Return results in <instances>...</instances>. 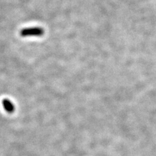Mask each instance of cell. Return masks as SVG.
Wrapping results in <instances>:
<instances>
[{"instance_id":"6da1fadb","label":"cell","mask_w":156,"mask_h":156,"mask_svg":"<svg viewBox=\"0 0 156 156\" xmlns=\"http://www.w3.org/2000/svg\"><path fill=\"white\" fill-rule=\"evenodd\" d=\"M44 31L42 28L41 27H30V28H25L20 31V35L22 37H30V36H35V37H41L44 35Z\"/></svg>"},{"instance_id":"7a4b0ae2","label":"cell","mask_w":156,"mask_h":156,"mask_svg":"<svg viewBox=\"0 0 156 156\" xmlns=\"http://www.w3.org/2000/svg\"><path fill=\"white\" fill-rule=\"evenodd\" d=\"M2 104L4 109L5 110L7 113H12L14 111V105L12 103V101H11L9 100L4 99L2 101Z\"/></svg>"}]
</instances>
